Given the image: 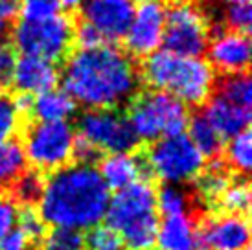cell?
<instances>
[{"mask_svg":"<svg viewBox=\"0 0 252 250\" xmlns=\"http://www.w3.org/2000/svg\"><path fill=\"white\" fill-rule=\"evenodd\" d=\"M61 77L63 91L87 109L116 111L129 105L140 85L133 59L112 44L74 52Z\"/></svg>","mask_w":252,"mask_h":250,"instance_id":"1","label":"cell"},{"mask_svg":"<svg viewBox=\"0 0 252 250\" xmlns=\"http://www.w3.org/2000/svg\"><path fill=\"white\" fill-rule=\"evenodd\" d=\"M111 193L98 169L66 164L44 181L39 216L54 228L91 230L105 219Z\"/></svg>","mask_w":252,"mask_h":250,"instance_id":"2","label":"cell"},{"mask_svg":"<svg viewBox=\"0 0 252 250\" xmlns=\"http://www.w3.org/2000/svg\"><path fill=\"white\" fill-rule=\"evenodd\" d=\"M138 76L153 91L168 92L184 105H203L214 92L216 72L201 57H182L160 50L147 56Z\"/></svg>","mask_w":252,"mask_h":250,"instance_id":"3","label":"cell"},{"mask_svg":"<svg viewBox=\"0 0 252 250\" xmlns=\"http://www.w3.org/2000/svg\"><path fill=\"white\" fill-rule=\"evenodd\" d=\"M107 226L116 230L127 250H153L158 217L157 193L149 181H136L112 197L107 206Z\"/></svg>","mask_w":252,"mask_h":250,"instance_id":"4","label":"cell"},{"mask_svg":"<svg viewBox=\"0 0 252 250\" xmlns=\"http://www.w3.org/2000/svg\"><path fill=\"white\" fill-rule=\"evenodd\" d=\"M188 107L181 99L162 91L140 92L127 105V122L138 140L158 138L184 132L188 125Z\"/></svg>","mask_w":252,"mask_h":250,"instance_id":"5","label":"cell"},{"mask_svg":"<svg viewBox=\"0 0 252 250\" xmlns=\"http://www.w3.org/2000/svg\"><path fill=\"white\" fill-rule=\"evenodd\" d=\"M142 153L151 177H158L164 184L191 182L204 169V156L184 132L155 140Z\"/></svg>","mask_w":252,"mask_h":250,"instance_id":"6","label":"cell"},{"mask_svg":"<svg viewBox=\"0 0 252 250\" xmlns=\"http://www.w3.org/2000/svg\"><path fill=\"white\" fill-rule=\"evenodd\" d=\"M74 44V22L56 15L46 21H21L13 30V46L22 56L57 62L70 54Z\"/></svg>","mask_w":252,"mask_h":250,"instance_id":"7","label":"cell"},{"mask_svg":"<svg viewBox=\"0 0 252 250\" xmlns=\"http://www.w3.org/2000/svg\"><path fill=\"white\" fill-rule=\"evenodd\" d=\"M210 22L193 2L175 0L168 6L162 44L166 52L182 57H201L210 42Z\"/></svg>","mask_w":252,"mask_h":250,"instance_id":"8","label":"cell"},{"mask_svg":"<svg viewBox=\"0 0 252 250\" xmlns=\"http://www.w3.org/2000/svg\"><path fill=\"white\" fill-rule=\"evenodd\" d=\"M76 132L68 122H35L24 134V155L37 171H56L72 160Z\"/></svg>","mask_w":252,"mask_h":250,"instance_id":"9","label":"cell"},{"mask_svg":"<svg viewBox=\"0 0 252 250\" xmlns=\"http://www.w3.org/2000/svg\"><path fill=\"white\" fill-rule=\"evenodd\" d=\"M77 131L81 138L109 153H131L140 142L126 116L111 109L85 111L77 120Z\"/></svg>","mask_w":252,"mask_h":250,"instance_id":"10","label":"cell"},{"mask_svg":"<svg viewBox=\"0 0 252 250\" xmlns=\"http://www.w3.org/2000/svg\"><path fill=\"white\" fill-rule=\"evenodd\" d=\"M168 2L166 0H140L134 7L131 26L126 33L127 52L133 57L146 59L158 52L166 28Z\"/></svg>","mask_w":252,"mask_h":250,"instance_id":"11","label":"cell"},{"mask_svg":"<svg viewBox=\"0 0 252 250\" xmlns=\"http://www.w3.org/2000/svg\"><path fill=\"white\" fill-rule=\"evenodd\" d=\"M134 7V0H85L81 21L96 30L105 44H114L126 37Z\"/></svg>","mask_w":252,"mask_h":250,"instance_id":"12","label":"cell"},{"mask_svg":"<svg viewBox=\"0 0 252 250\" xmlns=\"http://www.w3.org/2000/svg\"><path fill=\"white\" fill-rule=\"evenodd\" d=\"M197 243L204 250H249L251 224L247 216L219 214L197 222Z\"/></svg>","mask_w":252,"mask_h":250,"instance_id":"13","label":"cell"},{"mask_svg":"<svg viewBox=\"0 0 252 250\" xmlns=\"http://www.w3.org/2000/svg\"><path fill=\"white\" fill-rule=\"evenodd\" d=\"M208 59L212 68L224 74L247 72L251 62V39L247 33L221 30L208 42Z\"/></svg>","mask_w":252,"mask_h":250,"instance_id":"14","label":"cell"},{"mask_svg":"<svg viewBox=\"0 0 252 250\" xmlns=\"http://www.w3.org/2000/svg\"><path fill=\"white\" fill-rule=\"evenodd\" d=\"M101 181L109 189H124L136 181H149L151 171L144 153H111L99 160L98 169Z\"/></svg>","mask_w":252,"mask_h":250,"instance_id":"15","label":"cell"},{"mask_svg":"<svg viewBox=\"0 0 252 250\" xmlns=\"http://www.w3.org/2000/svg\"><path fill=\"white\" fill-rule=\"evenodd\" d=\"M57 81H59V70L56 62L30 56H22L21 59L15 61L11 83L19 94L37 96L56 89Z\"/></svg>","mask_w":252,"mask_h":250,"instance_id":"16","label":"cell"},{"mask_svg":"<svg viewBox=\"0 0 252 250\" xmlns=\"http://www.w3.org/2000/svg\"><path fill=\"white\" fill-rule=\"evenodd\" d=\"M206 101L208 103L204 107L203 114L223 138H232V136L249 129L251 109L230 103V101H226L224 97L217 96V94L210 96Z\"/></svg>","mask_w":252,"mask_h":250,"instance_id":"17","label":"cell"},{"mask_svg":"<svg viewBox=\"0 0 252 250\" xmlns=\"http://www.w3.org/2000/svg\"><path fill=\"white\" fill-rule=\"evenodd\" d=\"M157 245L160 250H195L197 219L193 212L164 217L158 222Z\"/></svg>","mask_w":252,"mask_h":250,"instance_id":"18","label":"cell"},{"mask_svg":"<svg viewBox=\"0 0 252 250\" xmlns=\"http://www.w3.org/2000/svg\"><path fill=\"white\" fill-rule=\"evenodd\" d=\"M74 112L76 101L64 91L52 89L33 97L30 114L39 122H68Z\"/></svg>","mask_w":252,"mask_h":250,"instance_id":"19","label":"cell"},{"mask_svg":"<svg viewBox=\"0 0 252 250\" xmlns=\"http://www.w3.org/2000/svg\"><path fill=\"white\" fill-rule=\"evenodd\" d=\"M189 134L188 138L193 142V146L199 149V153L203 155L204 158L208 160H217L223 153V142L224 138L219 132L214 129V125L206 120L203 112L193 114V118L188 120Z\"/></svg>","mask_w":252,"mask_h":250,"instance_id":"20","label":"cell"},{"mask_svg":"<svg viewBox=\"0 0 252 250\" xmlns=\"http://www.w3.org/2000/svg\"><path fill=\"white\" fill-rule=\"evenodd\" d=\"M217 160H212L208 169H203L201 175L197 177L199 179V186H197L199 191L197 193L201 197V201L208 202V204H217L219 197L223 195V191L232 182L230 171H228L226 164L217 162Z\"/></svg>","mask_w":252,"mask_h":250,"instance_id":"21","label":"cell"},{"mask_svg":"<svg viewBox=\"0 0 252 250\" xmlns=\"http://www.w3.org/2000/svg\"><path fill=\"white\" fill-rule=\"evenodd\" d=\"M195 206L193 193L182 184H164L157 193V208L164 217L189 214Z\"/></svg>","mask_w":252,"mask_h":250,"instance_id":"22","label":"cell"},{"mask_svg":"<svg viewBox=\"0 0 252 250\" xmlns=\"http://www.w3.org/2000/svg\"><path fill=\"white\" fill-rule=\"evenodd\" d=\"M26 166L28 162L21 142L9 140L0 144V189L11 188V184L26 169Z\"/></svg>","mask_w":252,"mask_h":250,"instance_id":"23","label":"cell"},{"mask_svg":"<svg viewBox=\"0 0 252 250\" xmlns=\"http://www.w3.org/2000/svg\"><path fill=\"white\" fill-rule=\"evenodd\" d=\"M216 94L224 97L226 101H230L234 105L251 109L252 103V85L251 77L247 72H238V74H224L216 85Z\"/></svg>","mask_w":252,"mask_h":250,"instance_id":"24","label":"cell"},{"mask_svg":"<svg viewBox=\"0 0 252 250\" xmlns=\"http://www.w3.org/2000/svg\"><path fill=\"white\" fill-rule=\"evenodd\" d=\"M46 177L37 169H24L22 175L11 184V199L22 206H33L41 201Z\"/></svg>","mask_w":252,"mask_h":250,"instance_id":"25","label":"cell"},{"mask_svg":"<svg viewBox=\"0 0 252 250\" xmlns=\"http://www.w3.org/2000/svg\"><path fill=\"white\" fill-rule=\"evenodd\" d=\"M223 214H238V216H247L251 208V186L245 179L232 181L228 188L219 197L217 206Z\"/></svg>","mask_w":252,"mask_h":250,"instance_id":"26","label":"cell"},{"mask_svg":"<svg viewBox=\"0 0 252 250\" xmlns=\"http://www.w3.org/2000/svg\"><path fill=\"white\" fill-rule=\"evenodd\" d=\"M224 164L230 166L234 171L241 173L243 177L249 175L252 166V140L249 129L230 138L228 146H226V160H224Z\"/></svg>","mask_w":252,"mask_h":250,"instance_id":"27","label":"cell"},{"mask_svg":"<svg viewBox=\"0 0 252 250\" xmlns=\"http://www.w3.org/2000/svg\"><path fill=\"white\" fill-rule=\"evenodd\" d=\"M41 243V250H83L85 236L79 230L52 228L46 232Z\"/></svg>","mask_w":252,"mask_h":250,"instance_id":"28","label":"cell"},{"mask_svg":"<svg viewBox=\"0 0 252 250\" xmlns=\"http://www.w3.org/2000/svg\"><path fill=\"white\" fill-rule=\"evenodd\" d=\"M21 112L15 107L13 96L0 91V144L13 140L21 129Z\"/></svg>","mask_w":252,"mask_h":250,"instance_id":"29","label":"cell"},{"mask_svg":"<svg viewBox=\"0 0 252 250\" xmlns=\"http://www.w3.org/2000/svg\"><path fill=\"white\" fill-rule=\"evenodd\" d=\"M85 245L89 250H126L120 234L107 224H98L89 230Z\"/></svg>","mask_w":252,"mask_h":250,"instance_id":"30","label":"cell"},{"mask_svg":"<svg viewBox=\"0 0 252 250\" xmlns=\"http://www.w3.org/2000/svg\"><path fill=\"white\" fill-rule=\"evenodd\" d=\"M61 0H21L22 21H46L59 15Z\"/></svg>","mask_w":252,"mask_h":250,"instance_id":"31","label":"cell"},{"mask_svg":"<svg viewBox=\"0 0 252 250\" xmlns=\"http://www.w3.org/2000/svg\"><path fill=\"white\" fill-rule=\"evenodd\" d=\"M252 21V9L251 4H228L223 13V22L228 31H239L247 33L251 30Z\"/></svg>","mask_w":252,"mask_h":250,"instance_id":"32","label":"cell"},{"mask_svg":"<svg viewBox=\"0 0 252 250\" xmlns=\"http://www.w3.org/2000/svg\"><path fill=\"white\" fill-rule=\"evenodd\" d=\"M17 222H19V230L28 237L32 243L41 241L42 236L46 234V224L42 222L41 216H39L32 206H24V208L19 212Z\"/></svg>","mask_w":252,"mask_h":250,"instance_id":"33","label":"cell"},{"mask_svg":"<svg viewBox=\"0 0 252 250\" xmlns=\"http://www.w3.org/2000/svg\"><path fill=\"white\" fill-rule=\"evenodd\" d=\"M72 158L76 160V164L94 166V164H98L99 160L103 158V151H99L96 146H92L89 140L76 136L74 147H72Z\"/></svg>","mask_w":252,"mask_h":250,"instance_id":"34","label":"cell"},{"mask_svg":"<svg viewBox=\"0 0 252 250\" xmlns=\"http://www.w3.org/2000/svg\"><path fill=\"white\" fill-rule=\"evenodd\" d=\"M17 219H19L17 202L11 197L0 195V241L13 232Z\"/></svg>","mask_w":252,"mask_h":250,"instance_id":"35","label":"cell"},{"mask_svg":"<svg viewBox=\"0 0 252 250\" xmlns=\"http://www.w3.org/2000/svg\"><path fill=\"white\" fill-rule=\"evenodd\" d=\"M74 44H77L79 50H87L101 46L105 42H103V39L99 37V33L92 26H89L83 21H79L77 24H74Z\"/></svg>","mask_w":252,"mask_h":250,"instance_id":"36","label":"cell"},{"mask_svg":"<svg viewBox=\"0 0 252 250\" xmlns=\"http://www.w3.org/2000/svg\"><path fill=\"white\" fill-rule=\"evenodd\" d=\"M15 52L6 41H0V91L11 85L15 68Z\"/></svg>","mask_w":252,"mask_h":250,"instance_id":"37","label":"cell"},{"mask_svg":"<svg viewBox=\"0 0 252 250\" xmlns=\"http://www.w3.org/2000/svg\"><path fill=\"white\" fill-rule=\"evenodd\" d=\"M30 247H32V241L21 230H13L9 236L0 241V250H32Z\"/></svg>","mask_w":252,"mask_h":250,"instance_id":"38","label":"cell"},{"mask_svg":"<svg viewBox=\"0 0 252 250\" xmlns=\"http://www.w3.org/2000/svg\"><path fill=\"white\" fill-rule=\"evenodd\" d=\"M21 0H0V19L11 22L19 15Z\"/></svg>","mask_w":252,"mask_h":250,"instance_id":"39","label":"cell"},{"mask_svg":"<svg viewBox=\"0 0 252 250\" xmlns=\"http://www.w3.org/2000/svg\"><path fill=\"white\" fill-rule=\"evenodd\" d=\"M85 0H61V6L68 7V9H76V7L83 6Z\"/></svg>","mask_w":252,"mask_h":250,"instance_id":"40","label":"cell"},{"mask_svg":"<svg viewBox=\"0 0 252 250\" xmlns=\"http://www.w3.org/2000/svg\"><path fill=\"white\" fill-rule=\"evenodd\" d=\"M7 30H9V22L4 21V19H0V37H2V35H6Z\"/></svg>","mask_w":252,"mask_h":250,"instance_id":"41","label":"cell"},{"mask_svg":"<svg viewBox=\"0 0 252 250\" xmlns=\"http://www.w3.org/2000/svg\"><path fill=\"white\" fill-rule=\"evenodd\" d=\"M226 4H247L249 0H224Z\"/></svg>","mask_w":252,"mask_h":250,"instance_id":"42","label":"cell"},{"mask_svg":"<svg viewBox=\"0 0 252 250\" xmlns=\"http://www.w3.org/2000/svg\"><path fill=\"white\" fill-rule=\"evenodd\" d=\"M186 2H193L195 4V2H203V0H186Z\"/></svg>","mask_w":252,"mask_h":250,"instance_id":"43","label":"cell"}]
</instances>
